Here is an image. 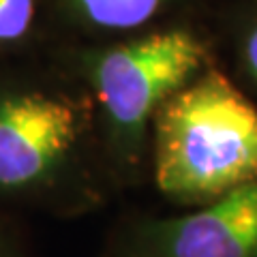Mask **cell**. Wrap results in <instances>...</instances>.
Instances as JSON below:
<instances>
[{
	"mask_svg": "<svg viewBox=\"0 0 257 257\" xmlns=\"http://www.w3.org/2000/svg\"><path fill=\"white\" fill-rule=\"evenodd\" d=\"M246 62L251 67L253 75L257 77V28L251 32V37L246 41Z\"/></svg>",
	"mask_w": 257,
	"mask_h": 257,
	"instance_id": "7",
	"label": "cell"
},
{
	"mask_svg": "<svg viewBox=\"0 0 257 257\" xmlns=\"http://www.w3.org/2000/svg\"><path fill=\"white\" fill-rule=\"evenodd\" d=\"M135 257H257V180L148 225Z\"/></svg>",
	"mask_w": 257,
	"mask_h": 257,
	"instance_id": "4",
	"label": "cell"
},
{
	"mask_svg": "<svg viewBox=\"0 0 257 257\" xmlns=\"http://www.w3.org/2000/svg\"><path fill=\"white\" fill-rule=\"evenodd\" d=\"M163 0H75L82 15L94 26L131 30L146 24Z\"/></svg>",
	"mask_w": 257,
	"mask_h": 257,
	"instance_id": "5",
	"label": "cell"
},
{
	"mask_svg": "<svg viewBox=\"0 0 257 257\" xmlns=\"http://www.w3.org/2000/svg\"><path fill=\"white\" fill-rule=\"evenodd\" d=\"M35 15L32 0H0V41H18L28 32Z\"/></svg>",
	"mask_w": 257,
	"mask_h": 257,
	"instance_id": "6",
	"label": "cell"
},
{
	"mask_svg": "<svg viewBox=\"0 0 257 257\" xmlns=\"http://www.w3.org/2000/svg\"><path fill=\"white\" fill-rule=\"evenodd\" d=\"M79 118L64 99L26 92L0 101V187L43 180L77 142Z\"/></svg>",
	"mask_w": 257,
	"mask_h": 257,
	"instance_id": "3",
	"label": "cell"
},
{
	"mask_svg": "<svg viewBox=\"0 0 257 257\" xmlns=\"http://www.w3.org/2000/svg\"><path fill=\"white\" fill-rule=\"evenodd\" d=\"M155 180L176 202H212L257 180V107L219 71L157 109Z\"/></svg>",
	"mask_w": 257,
	"mask_h": 257,
	"instance_id": "1",
	"label": "cell"
},
{
	"mask_svg": "<svg viewBox=\"0 0 257 257\" xmlns=\"http://www.w3.org/2000/svg\"><path fill=\"white\" fill-rule=\"evenodd\" d=\"M206 50L184 30H167L122 43L96 60L92 82L116 131L138 138L157 109L189 84Z\"/></svg>",
	"mask_w": 257,
	"mask_h": 257,
	"instance_id": "2",
	"label": "cell"
}]
</instances>
